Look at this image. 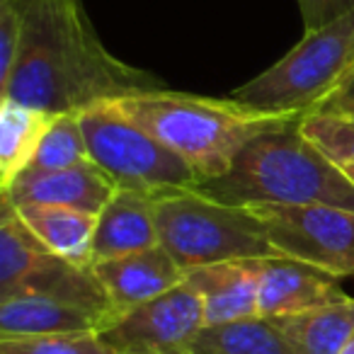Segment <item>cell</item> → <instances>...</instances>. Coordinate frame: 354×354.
Here are the masks:
<instances>
[{
	"label": "cell",
	"mask_w": 354,
	"mask_h": 354,
	"mask_svg": "<svg viewBox=\"0 0 354 354\" xmlns=\"http://www.w3.org/2000/svg\"><path fill=\"white\" fill-rule=\"evenodd\" d=\"M15 3L25 30L10 80L0 88V102L10 100L59 117L104 100L160 88L158 78L131 68L104 49L80 0Z\"/></svg>",
	"instance_id": "6da1fadb"
},
{
	"label": "cell",
	"mask_w": 354,
	"mask_h": 354,
	"mask_svg": "<svg viewBox=\"0 0 354 354\" xmlns=\"http://www.w3.org/2000/svg\"><path fill=\"white\" fill-rule=\"evenodd\" d=\"M301 119L248 141L226 175L204 180L197 192L233 207L328 204L354 209L352 180L306 136Z\"/></svg>",
	"instance_id": "7a4b0ae2"
},
{
	"label": "cell",
	"mask_w": 354,
	"mask_h": 354,
	"mask_svg": "<svg viewBox=\"0 0 354 354\" xmlns=\"http://www.w3.org/2000/svg\"><path fill=\"white\" fill-rule=\"evenodd\" d=\"M124 114L170 151L189 162L204 180L228 172L248 141L299 114H262L233 100H212L175 90H146L117 97Z\"/></svg>",
	"instance_id": "3957f363"
},
{
	"label": "cell",
	"mask_w": 354,
	"mask_h": 354,
	"mask_svg": "<svg viewBox=\"0 0 354 354\" xmlns=\"http://www.w3.org/2000/svg\"><path fill=\"white\" fill-rule=\"evenodd\" d=\"M158 243L185 272L233 260L279 255L262 218L250 207L223 204L197 189L158 197Z\"/></svg>",
	"instance_id": "277c9868"
},
{
	"label": "cell",
	"mask_w": 354,
	"mask_h": 354,
	"mask_svg": "<svg viewBox=\"0 0 354 354\" xmlns=\"http://www.w3.org/2000/svg\"><path fill=\"white\" fill-rule=\"evenodd\" d=\"M354 71V10L328 27L306 32L304 39L274 66L233 90L241 107L262 114L313 112Z\"/></svg>",
	"instance_id": "5b68a950"
},
{
	"label": "cell",
	"mask_w": 354,
	"mask_h": 354,
	"mask_svg": "<svg viewBox=\"0 0 354 354\" xmlns=\"http://www.w3.org/2000/svg\"><path fill=\"white\" fill-rule=\"evenodd\" d=\"M90 160H95L119 189L148 194H167L177 189H197L202 175L185 158L160 143L119 109L114 100H104L78 112Z\"/></svg>",
	"instance_id": "8992f818"
},
{
	"label": "cell",
	"mask_w": 354,
	"mask_h": 354,
	"mask_svg": "<svg viewBox=\"0 0 354 354\" xmlns=\"http://www.w3.org/2000/svg\"><path fill=\"white\" fill-rule=\"evenodd\" d=\"M49 296L90 310L102 320L114 318L112 301L93 267L64 260L35 236L10 197L0 192V299Z\"/></svg>",
	"instance_id": "52a82bcc"
},
{
	"label": "cell",
	"mask_w": 354,
	"mask_h": 354,
	"mask_svg": "<svg viewBox=\"0 0 354 354\" xmlns=\"http://www.w3.org/2000/svg\"><path fill=\"white\" fill-rule=\"evenodd\" d=\"M262 218L279 255L310 262L339 277H354V209L328 204L250 207Z\"/></svg>",
	"instance_id": "ba28073f"
},
{
	"label": "cell",
	"mask_w": 354,
	"mask_h": 354,
	"mask_svg": "<svg viewBox=\"0 0 354 354\" xmlns=\"http://www.w3.org/2000/svg\"><path fill=\"white\" fill-rule=\"evenodd\" d=\"M204 325L202 296L183 281L112 318L100 337L119 354H189V344Z\"/></svg>",
	"instance_id": "9c48e42d"
},
{
	"label": "cell",
	"mask_w": 354,
	"mask_h": 354,
	"mask_svg": "<svg viewBox=\"0 0 354 354\" xmlns=\"http://www.w3.org/2000/svg\"><path fill=\"white\" fill-rule=\"evenodd\" d=\"M117 183L95 160H83L78 165L61 170H22L0 192L10 197L15 207L27 204H49L68 207L100 216L109 199L117 194Z\"/></svg>",
	"instance_id": "30bf717a"
},
{
	"label": "cell",
	"mask_w": 354,
	"mask_h": 354,
	"mask_svg": "<svg viewBox=\"0 0 354 354\" xmlns=\"http://www.w3.org/2000/svg\"><path fill=\"white\" fill-rule=\"evenodd\" d=\"M337 277L289 255L260 260V315L281 318L344 301Z\"/></svg>",
	"instance_id": "8fae6325"
},
{
	"label": "cell",
	"mask_w": 354,
	"mask_h": 354,
	"mask_svg": "<svg viewBox=\"0 0 354 354\" xmlns=\"http://www.w3.org/2000/svg\"><path fill=\"white\" fill-rule=\"evenodd\" d=\"M93 270L112 301L114 318L185 281V270L160 243L146 250L95 262Z\"/></svg>",
	"instance_id": "7c38bea8"
},
{
	"label": "cell",
	"mask_w": 354,
	"mask_h": 354,
	"mask_svg": "<svg viewBox=\"0 0 354 354\" xmlns=\"http://www.w3.org/2000/svg\"><path fill=\"white\" fill-rule=\"evenodd\" d=\"M260 260L216 262L185 272V281L202 296L207 325L260 315Z\"/></svg>",
	"instance_id": "4fadbf2b"
},
{
	"label": "cell",
	"mask_w": 354,
	"mask_h": 354,
	"mask_svg": "<svg viewBox=\"0 0 354 354\" xmlns=\"http://www.w3.org/2000/svg\"><path fill=\"white\" fill-rule=\"evenodd\" d=\"M158 197L136 189H117L100 212L93 241V265L158 245Z\"/></svg>",
	"instance_id": "5bb4252c"
},
{
	"label": "cell",
	"mask_w": 354,
	"mask_h": 354,
	"mask_svg": "<svg viewBox=\"0 0 354 354\" xmlns=\"http://www.w3.org/2000/svg\"><path fill=\"white\" fill-rule=\"evenodd\" d=\"M102 320L90 310L49 296H10L0 299V337L56 333H100Z\"/></svg>",
	"instance_id": "9a60e30c"
},
{
	"label": "cell",
	"mask_w": 354,
	"mask_h": 354,
	"mask_svg": "<svg viewBox=\"0 0 354 354\" xmlns=\"http://www.w3.org/2000/svg\"><path fill=\"white\" fill-rule=\"evenodd\" d=\"M20 216L49 250L80 267H93V241L97 216L68 207L27 204L17 207Z\"/></svg>",
	"instance_id": "2e32d148"
},
{
	"label": "cell",
	"mask_w": 354,
	"mask_h": 354,
	"mask_svg": "<svg viewBox=\"0 0 354 354\" xmlns=\"http://www.w3.org/2000/svg\"><path fill=\"white\" fill-rule=\"evenodd\" d=\"M272 320L294 354H339L354 335V299Z\"/></svg>",
	"instance_id": "e0dca14e"
},
{
	"label": "cell",
	"mask_w": 354,
	"mask_h": 354,
	"mask_svg": "<svg viewBox=\"0 0 354 354\" xmlns=\"http://www.w3.org/2000/svg\"><path fill=\"white\" fill-rule=\"evenodd\" d=\"M189 354H294L272 318H243L204 325L189 344Z\"/></svg>",
	"instance_id": "ac0fdd59"
},
{
	"label": "cell",
	"mask_w": 354,
	"mask_h": 354,
	"mask_svg": "<svg viewBox=\"0 0 354 354\" xmlns=\"http://www.w3.org/2000/svg\"><path fill=\"white\" fill-rule=\"evenodd\" d=\"M51 119L54 114L27 104L10 100L0 102V189L10 187L12 180L30 165Z\"/></svg>",
	"instance_id": "d6986e66"
},
{
	"label": "cell",
	"mask_w": 354,
	"mask_h": 354,
	"mask_svg": "<svg viewBox=\"0 0 354 354\" xmlns=\"http://www.w3.org/2000/svg\"><path fill=\"white\" fill-rule=\"evenodd\" d=\"M88 158V141H85L78 112H68L51 119L35 158L25 170H61V167L78 165Z\"/></svg>",
	"instance_id": "ffe728a7"
},
{
	"label": "cell",
	"mask_w": 354,
	"mask_h": 354,
	"mask_svg": "<svg viewBox=\"0 0 354 354\" xmlns=\"http://www.w3.org/2000/svg\"><path fill=\"white\" fill-rule=\"evenodd\" d=\"M0 354H119L100 333H56L0 337Z\"/></svg>",
	"instance_id": "44dd1931"
},
{
	"label": "cell",
	"mask_w": 354,
	"mask_h": 354,
	"mask_svg": "<svg viewBox=\"0 0 354 354\" xmlns=\"http://www.w3.org/2000/svg\"><path fill=\"white\" fill-rule=\"evenodd\" d=\"M304 133L337 165H354V114L308 112L301 119Z\"/></svg>",
	"instance_id": "7402d4cb"
},
{
	"label": "cell",
	"mask_w": 354,
	"mask_h": 354,
	"mask_svg": "<svg viewBox=\"0 0 354 354\" xmlns=\"http://www.w3.org/2000/svg\"><path fill=\"white\" fill-rule=\"evenodd\" d=\"M22 10L15 0H0V88L10 80L22 44Z\"/></svg>",
	"instance_id": "603a6c76"
},
{
	"label": "cell",
	"mask_w": 354,
	"mask_h": 354,
	"mask_svg": "<svg viewBox=\"0 0 354 354\" xmlns=\"http://www.w3.org/2000/svg\"><path fill=\"white\" fill-rule=\"evenodd\" d=\"M299 8L306 32H313L349 15L354 10V0H299Z\"/></svg>",
	"instance_id": "cb8c5ba5"
},
{
	"label": "cell",
	"mask_w": 354,
	"mask_h": 354,
	"mask_svg": "<svg viewBox=\"0 0 354 354\" xmlns=\"http://www.w3.org/2000/svg\"><path fill=\"white\" fill-rule=\"evenodd\" d=\"M313 112L320 114H354V71L347 75L342 85L335 93H330Z\"/></svg>",
	"instance_id": "d4e9b609"
},
{
	"label": "cell",
	"mask_w": 354,
	"mask_h": 354,
	"mask_svg": "<svg viewBox=\"0 0 354 354\" xmlns=\"http://www.w3.org/2000/svg\"><path fill=\"white\" fill-rule=\"evenodd\" d=\"M342 170H344V175L352 180V185H354V165H342Z\"/></svg>",
	"instance_id": "484cf974"
}]
</instances>
